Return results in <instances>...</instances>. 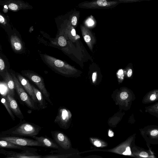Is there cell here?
Masks as SVG:
<instances>
[{
  "label": "cell",
  "mask_w": 158,
  "mask_h": 158,
  "mask_svg": "<svg viewBox=\"0 0 158 158\" xmlns=\"http://www.w3.org/2000/svg\"><path fill=\"white\" fill-rule=\"evenodd\" d=\"M1 102L6 108V109L12 120L14 121L15 120V117L14 114L10 109L6 96H2L1 97Z\"/></svg>",
  "instance_id": "obj_21"
},
{
  "label": "cell",
  "mask_w": 158,
  "mask_h": 158,
  "mask_svg": "<svg viewBox=\"0 0 158 158\" xmlns=\"http://www.w3.org/2000/svg\"><path fill=\"white\" fill-rule=\"evenodd\" d=\"M86 23L88 26H89L94 25V23L92 19L89 18L86 21Z\"/></svg>",
  "instance_id": "obj_27"
},
{
  "label": "cell",
  "mask_w": 158,
  "mask_h": 158,
  "mask_svg": "<svg viewBox=\"0 0 158 158\" xmlns=\"http://www.w3.org/2000/svg\"><path fill=\"white\" fill-rule=\"evenodd\" d=\"M24 75L37 86L44 96L46 100L51 105L53 106V103L50 99L49 94L46 88L43 78L37 75L30 72L25 73Z\"/></svg>",
  "instance_id": "obj_7"
},
{
  "label": "cell",
  "mask_w": 158,
  "mask_h": 158,
  "mask_svg": "<svg viewBox=\"0 0 158 158\" xmlns=\"http://www.w3.org/2000/svg\"><path fill=\"white\" fill-rule=\"evenodd\" d=\"M69 117V113L65 108L60 107L57 114L54 120V122L61 128H63L66 121Z\"/></svg>",
  "instance_id": "obj_11"
},
{
  "label": "cell",
  "mask_w": 158,
  "mask_h": 158,
  "mask_svg": "<svg viewBox=\"0 0 158 158\" xmlns=\"http://www.w3.org/2000/svg\"><path fill=\"white\" fill-rule=\"evenodd\" d=\"M115 1L118 2L119 3H125L130 2L136 1L139 0H114Z\"/></svg>",
  "instance_id": "obj_28"
},
{
  "label": "cell",
  "mask_w": 158,
  "mask_h": 158,
  "mask_svg": "<svg viewBox=\"0 0 158 158\" xmlns=\"http://www.w3.org/2000/svg\"><path fill=\"white\" fill-rule=\"evenodd\" d=\"M118 73L120 75H122L123 73V71L122 69H121L118 71Z\"/></svg>",
  "instance_id": "obj_36"
},
{
  "label": "cell",
  "mask_w": 158,
  "mask_h": 158,
  "mask_svg": "<svg viewBox=\"0 0 158 158\" xmlns=\"http://www.w3.org/2000/svg\"><path fill=\"white\" fill-rule=\"evenodd\" d=\"M17 78L27 92L38 106L37 100L33 91L31 85L30 83L27 79L20 74L18 75Z\"/></svg>",
  "instance_id": "obj_12"
},
{
  "label": "cell",
  "mask_w": 158,
  "mask_h": 158,
  "mask_svg": "<svg viewBox=\"0 0 158 158\" xmlns=\"http://www.w3.org/2000/svg\"><path fill=\"white\" fill-rule=\"evenodd\" d=\"M133 74V70L131 68H129L127 72V76L128 77H130Z\"/></svg>",
  "instance_id": "obj_29"
},
{
  "label": "cell",
  "mask_w": 158,
  "mask_h": 158,
  "mask_svg": "<svg viewBox=\"0 0 158 158\" xmlns=\"http://www.w3.org/2000/svg\"><path fill=\"white\" fill-rule=\"evenodd\" d=\"M71 35L73 36H75L76 35V32L75 29L73 28L71 31Z\"/></svg>",
  "instance_id": "obj_32"
},
{
  "label": "cell",
  "mask_w": 158,
  "mask_h": 158,
  "mask_svg": "<svg viewBox=\"0 0 158 158\" xmlns=\"http://www.w3.org/2000/svg\"><path fill=\"white\" fill-rule=\"evenodd\" d=\"M139 130L148 147L151 144H158V126L148 125Z\"/></svg>",
  "instance_id": "obj_4"
},
{
  "label": "cell",
  "mask_w": 158,
  "mask_h": 158,
  "mask_svg": "<svg viewBox=\"0 0 158 158\" xmlns=\"http://www.w3.org/2000/svg\"><path fill=\"white\" fill-rule=\"evenodd\" d=\"M120 96L121 98L124 100L127 99L130 97L128 93L126 91H123L121 93Z\"/></svg>",
  "instance_id": "obj_24"
},
{
  "label": "cell",
  "mask_w": 158,
  "mask_h": 158,
  "mask_svg": "<svg viewBox=\"0 0 158 158\" xmlns=\"http://www.w3.org/2000/svg\"><path fill=\"white\" fill-rule=\"evenodd\" d=\"M0 140H6L21 146L43 147L41 143L35 139L34 140L20 137H0Z\"/></svg>",
  "instance_id": "obj_5"
},
{
  "label": "cell",
  "mask_w": 158,
  "mask_h": 158,
  "mask_svg": "<svg viewBox=\"0 0 158 158\" xmlns=\"http://www.w3.org/2000/svg\"><path fill=\"white\" fill-rule=\"evenodd\" d=\"M6 97L13 114L21 120L23 119L24 118V116L14 96L8 93Z\"/></svg>",
  "instance_id": "obj_9"
},
{
  "label": "cell",
  "mask_w": 158,
  "mask_h": 158,
  "mask_svg": "<svg viewBox=\"0 0 158 158\" xmlns=\"http://www.w3.org/2000/svg\"><path fill=\"white\" fill-rule=\"evenodd\" d=\"M34 93L36 96L38 101V105L40 109H44L46 108L48 104L44 98L42 93L40 91L36 88L33 85H32Z\"/></svg>",
  "instance_id": "obj_17"
},
{
  "label": "cell",
  "mask_w": 158,
  "mask_h": 158,
  "mask_svg": "<svg viewBox=\"0 0 158 158\" xmlns=\"http://www.w3.org/2000/svg\"><path fill=\"white\" fill-rule=\"evenodd\" d=\"M5 80L7 83L8 90V93L14 96L15 95L14 89H15V84L13 77H11L8 72L6 73Z\"/></svg>",
  "instance_id": "obj_18"
},
{
  "label": "cell",
  "mask_w": 158,
  "mask_h": 158,
  "mask_svg": "<svg viewBox=\"0 0 158 158\" xmlns=\"http://www.w3.org/2000/svg\"><path fill=\"white\" fill-rule=\"evenodd\" d=\"M10 42L13 49L16 52L21 51L23 49V45L20 39L16 36L12 35Z\"/></svg>",
  "instance_id": "obj_19"
},
{
  "label": "cell",
  "mask_w": 158,
  "mask_h": 158,
  "mask_svg": "<svg viewBox=\"0 0 158 158\" xmlns=\"http://www.w3.org/2000/svg\"><path fill=\"white\" fill-rule=\"evenodd\" d=\"M79 16V12L77 11L76 13L72 16L71 19L72 24L74 26L77 25Z\"/></svg>",
  "instance_id": "obj_22"
},
{
  "label": "cell",
  "mask_w": 158,
  "mask_h": 158,
  "mask_svg": "<svg viewBox=\"0 0 158 158\" xmlns=\"http://www.w3.org/2000/svg\"><path fill=\"white\" fill-rule=\"evenodd\" d=\"M31 137L41 143L43 147L50 148L58 150L59 149L58 145L53 140L47 137L34 136Z\"/></svg>",
  "instance_id": "obj_15"
},
{
  "label": "cell",
  "mask_w": 158,
  "mask_h": 158,
  "mask_svg": "<svg viewBox=\"0 0 158 158\" xmlns=\"http://www.w3.org/2000/svg\"><path fill=\"white\" fill-rule=\"evenodd\" d=\"M94 144L95 146L97 147H99L101 146V142L99 141H96L94 142Z\"/></svg>",
  "instance_id": "obj_31"
},
{
  "label": "cell",
  "mask_w": 158,
  "mask_h": 158,
  "mask_svg": "<svg viewBox=\"0 0 158 158\" xmlns=\"http://www.w3.org/2000/svg\"><path fill=\"white\" fill-rule=\"evenodd\" d=\"M120 3L114 0H93L85 1L79 3L81 8L92 9H108L115 7Z\"/></svg>",
  "instance_id": "obj_3"
},
{
  "label": "cell",
  "mask_w": 158,
  "mask_h": 158,
  "mask_svg": "<svg viewBox=\"0 0 158 158\" xmlns=\"http://www.w3.org/2000/svg\"><path fill=\"white\" fill-rule=\"evenodd\" d=\"M84 39L86 42H89L91 40V37L88 35H85L84 37Z\"/></svg>",
  "instance_id": "obj_30"
},
{
  "label": "cell",
  "mask_w": 158,
  "mask_h": 158,
  "mask_svg": "<svg viewBox=\"0 0 158 158\" xmlns=\"http://www.w3.org/2000/svg\"><path fill=\"white\" fill-rule=\"evenodd\" d=\"M0 147L1 148H3L18 149L23 151H30L35 152L37 150V149L35 148L18 145L11 142L3 140H0Z\"/></svg>",
  "instance_id": "obj_14"
},
{
  "label": "cell",
  "mask_w": 158,
  "mask_h": 158,
  "mask_svg": "<svg viewBox=\"0 0 158 158\" xmlns=\"http://www.w3.org/2000/svg\"><path fill=\"white\" fill-rule=\"evenodd\" d=\"M45 61L50 66L63 74L69 73V66L61 60L47 55L44 56Z\"/></svg>",
  "instance_id": "obj_6"
},
{
  "label": "cell",
  "mask_w": 158,
  "mask_h": 158,
  "mask_svg": "<svg viewBox=\"0 0 158 158\" xmlns=\"http://www.w3.org/2000/svg\"><path fill=\"white\" fill-rule=\"evenodd\" d=\"M42 127L34 123L22 121L18 124L9 130L1 132L2 136H36Z\"/></svg>",
  "instance_id": "obj_1"
},
{
  "label": "cell",
  "mask_w": 158,
  "mask_h": 158,
  "mask_svg": "<svg viewBox=\"0 0 158 158\" xmlns=\"http://www.w3.org/2000/svg\"><path fill=\"white\" fill-rule=\"evenodd\" d=\"M9 7L13 10H16L18 9V6L14 3H11L9 5Z\"/></svg>",
  "instance_id": "obj_26"
},
{
  "label": "cell",
  "mask_w": 158,
  "mask_h": 158,
  "mask_svg": "<svg viewBox=\"0 0 158 158\" xmlns=\"http://www.w3.org/2000/svg\"><path fill=\"white\" fill-rule=\"evenodd\" d=\"M108 135L110 137H111L113 136L114 135L113 132L112 131L110 130L108 132Z\"/></svg>",
  "instance_id": "obj_33"
},
{
  "label": "cell",
  "mask_w": 158,
  "mask_h": 158,
  "mask_svg": "<svg viewBox=\"0 0 158 158\" xmlns=\"http://www.w3.org/2000/svg\"><path fill=\"white\" fill-rule=\"evenodd\" d=\"M1 154L4 155L7 158H42L43 156L39 155L35 152L30 151H23L18 152L12 151H7L1 149Z\"/></svg>",
  "instance_id": "obj_8"
},
{
  "label": "cell",
  "mask_w": 158,
  "mask_h": 158,
  "mask_svg": "<svg viewBox=\"0 0 158 158\" xmlns=\"http://www.w3.org/2000/svg\"><path fill=\"white\" fill-rule=\"evenodd\" d=\"M158 100V89H154L148 92L143 97L142 102L143 104L152 103Z\"/></svg>",
  "instance_id": "obj_16"
},
{
  "label": "cell",
  "mask_w": 158,
  "mask_h": 158,
  "mask_svg": "<svg viewBox=\"0 0 158 158\" xmlns=\"http://www.w3.org/2000/svg\"><path fill=\"white\" fill-rule=\"evenodd\" d=\"M96 73L94 72V73H93V75H92V80H93V81H94L95 80L96 78Z\"/></svg>",
  "instance_id": "obj_34"
},
{
  "label": "cell",
  "mask_w": 158,
  "mask_h": 158,
  "mask_svg": "<svg viewBox=\"0 0 158 158\" xmlns=\"http://www.w3.org/2000/svg\"><path fill=\"white\" fill-rule=\"evenodd\" d=\"M51 133L55 142L63 148L68 147V140L66 136L61 132L58 131H51Z\"/></svg>",
  "instance_id": "obj_13"
},
{
  "label": "cell",
  "mask_w": 158,
  "mask_h": 158,
  "mask_svg": "<svg viewBox=\"0 0 158 158\" xmlns=\"http://www.w3.org/2000/svg\"><path fill=\"white\" fill-rule=\"evenodd\" d=\"M5 68V64L3 60L1 58H0V69L2 71Z\"/></svg>",
  "instance_id": "obj_25"
},
{
  "label": "cell",
  "mask_w": 158,
  "mask_h": 158,
  "mask_svg": "<svg viewBox=\"0 0 158 158\" xmlns=\"http://www.w3.org/2000/svg\"><path fill=\"white\" fill-rule=\"evenodd\" d=\"M131 152L133 154L136 158L156 157L151 149L146 150L135 145L131 148Z\"/></svg>",
  "instance_id": "obj_10"
},
{
  "label": "cell",
  "mask_w": 158,
  "mask_h": 158,
  "mask_svg": "<svg viewBox=\"0 0 158 158\" xmlns=\"http://www.w3.org/2000/svg\"><path fill=\"white\" fill-rule=\"evenodd\" d=\"M58 43L59 45L62 47L65 46L67 44L66 41L64 37L60 36L58 39Z\"/></svg>",
  "instance_id": "obj_23"
},
{
  "label": "cell",
  "mask_w": 158,
  "mask_h": 158,
  "mask_svg": "<svg viewBox=\"0 0 158 158\" xmlns=\"http://www.w3.org/2000/svg\"><path fill=\"white\" fill-rule=\"evenodd\" d=\"M4 21V19L3 17L1 15H0V22L2 23Z\"/></svg>",
  "instance_id": "obj_35"
},
{
  "label": "cell",
  "mask_w": 158,
  "mask_h": 158,
  "mask_svg": "<svg viewBox=\"0 0 158 158\" xmlns=\"http://www.w3.org/2000/svg\"><path fill=\"white\" fill-rule=\"evenodd\" d=\"M145 111L146 112L158 118V102L150 106H146Z\"/></svg>",
  "instance_id": "obj_20"
},
{
  "label": "cell",
  "mask_w": 158,
  "mask_h": 158,
  "mask_svg": "<svg viewBox=\"0 0 158 158\" xmlns=\"http://www.w3.org/2000/svg\"><path fill=\"white\" fill-rule=\"evenodd\" d=\"M12 76L15 84V89L21 100L32 110H38L40 109L29 95L27 94L18 78L13 74Z\"/></svg>",
  "instance_id": "obj_2"
}]
</instances>
